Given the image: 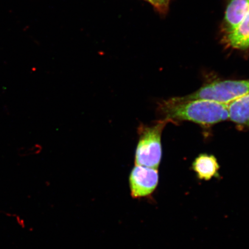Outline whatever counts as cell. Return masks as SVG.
Returning <instances> with one entry per match:
<instances>
[{
	"instance_id": "5b68a950",
	"label": "cell",
	"mask_w": 249,
	"mask_h": 249,
	"mask_svg": "<svg viewBox=\"0 0 249 249\" xmlns=\"http://www.w3.org/2000/svg\"><path fill=\"white\" fill-rule=\"evenodd\" d=\"M225 16L220 31L222 35L231 33L249 12V0H227Z\"/></svg>"
},
{
	"instance_id": "277c9868",
	"label": "cell",
	"mask_w": 249,
	"mask_h": 249,
	"mask_svg": "<svg viewBox=\"0 0 249 249\" xmlns=\"http://www.w3.org/2000/svg\"><path fill=\"white\" fill-rule=\"evenodd\" d=\"M158 183V169L136 165L129 176V186L132 197H147L153 194Z\"/></svg>"
},
{
	"instance_id": "52a82bcc",
	"label": "cell",
	"mask_w": 249,
	"mask_h": 249,
	"mask_svg": "<svg viewBox=\"0 0 249 249\" xmlns=\"http://www.w3.org/2000/svg\"><path fill=\"white\" fill-rule=\"evenodd\" d=\"M193 169L200 180H209L219 176V164L213 155L202 154L192 164Z\"/></svg>"
},
{
	"instance_id": "8992f818",
	"label": "cell",
	"mask_w": 249,
	"mask_h": 249,
	"mask_svg": "<svg viewBox=\"0 0 249 249\" xmlns=\"http://www.w3.org/2000/svg\"><path fill=\"white\" fill-rule=\"evenodd\" d=\"M222 42L226 48L239 51L249 49V12L235 30L223 36Z\"/></svg>"
},
{
	"instance_id": "ba28073f",
	"label": "cell",
	"mask_w": 249,
	"mask_h": 249,
	"mask_svg": "<svg viewBox=\"0 0 249 249\" xmlns=\"http://www.w3.org/2000/svg\"><path fill=\"white\" fill-rule=\"evenodd\" d=\"M229 119L243 128L249 129V94L229 104Z\"/></svg>"
},
{
	"instance_id": "9c48e42d",
	"label": "cell",
	"mask_w": 249,
	"mask_h": 249,
	"mask_svg": "<svg viewBox=\"0 0 249 249\" xmlns=\"http://www.w3.org/2000/svg\"><path fill=\"white\" fill-rule=\"evenodd\" d=\"M159 13L165 15L169 9L171 0H147Z\"/></svg>"
},
{
	"instance_id": "30bf717a",
	"label": "cell",
	"mask_w": 249,
	"mask_h": 249,
	"mask_svg": "<svg viewBox=\"0 0 249 249\" xmlns=\"http://www.w3.org/2000/svg\"><path fill=\"white\" fill-rule=\"evenodd\" d=\"M145 1H147V0H145Z\"/></svg>"
},
{
	"instance_id": "3957f363",
	"label": "cell",
	"mask_w": 249,
	"mask_h": 249,
	"mask_svg": "<svg viewBox=\"0 0 249 249\" xmlns=\"http://www.w3.org/2000/svg\"><path fill=\"white\" fill-rule=\"evenodd\" d=\"M249 94V79L219 80L205 84L191 94L175 97L179 101L203 99L229 104Z\"/></svg>"
},
{
	"instance_id": "7a4b0ae2",
	"label": "cell",
	"mask_w": 249,
	"mask_h": 249,
	"mask_svg": "<svg viewBox=\"0 0 249 249\" xmlns=\"http://www.w3.org/2000/svg\"><path fill=\"white\" fill-rule=\"evenodd\" d=\"M170 122L169 120L163 119L150 126H140L139 140L135 154L136 165L158 169L162 156L161 133Z\"/></svg>"
},
{
	"instance_id": "6da1fadb",
	"label": "cell",
	"mask_w": 249,
	"mask_h": 249,
	"mask_svg": "<svg viewBox=\"0 0 249 249\" xmlns=\"http://www.w3.org/2000/svg\"><path fill=\"white\" fill-rule=\"evenodd\" d=\"M229 104L209 100L179 101L176 98L161 102L158 113L173 121H188L202 126H211L229 119Z\"/></svg>"
}]
</instances>
